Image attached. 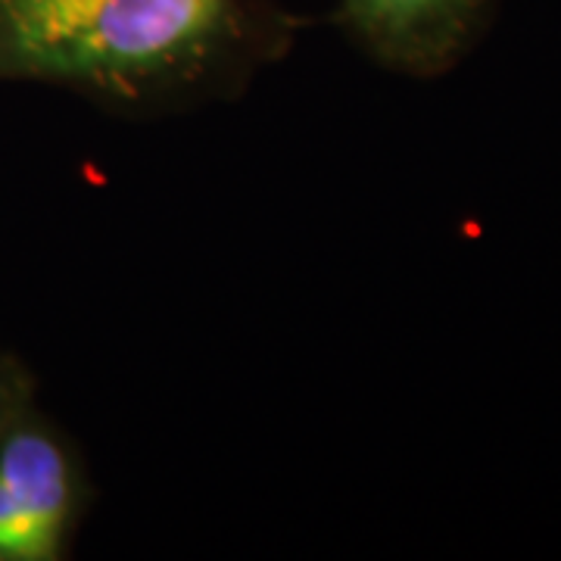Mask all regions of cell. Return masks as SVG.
I'll return each mask as SVG.
<instances>
[{
  "label": "cell",
  "mask_w": 561,
  "mask_h": 561,
  "mask_svg": "<svg viewBox=\"0 0 561 561\" xmlns=\"http://www.w3.org/2000/svg\"><path fill=\"white\" fill-rule=\"evenodd\" d=\"M500 10L502 0H337L328 20L375 69L437 81L481 47Z\"/></svg>",
  "instance_id": "3957f363"
},
{
  "label": "cell",
  "mask_w": 561,
  "mask_h": 561,
  "mask_svg": "<svg viewBox=\"0 0 561 561\" xmlns=\"http://www.w3.org/2000/svg\"><path fill=\"white\" fill-rule=\"evenodd\" d=\"M94 502L81 443L41 402L0 431V561L72 559Z\"/></svg>",
  "instance_id": "7a4b0ae2"
},
{
  "label": "cell",
  "mask_w": 561,
  "mask_h": 561,
  "mask_svg": "<svg viewBox=\"0 0 561 561\" xmlns=\"http://www.w3.org/2000/svg\"><path fill=\"white\" fill-rule=\"evenodd\" d=\"M302 28L278 0H0V84L57 88L110 119H175L241 101Z\"/></svg>",
  "instance_id": "6da1fadb"
},
{
  "label": "cell",
  "mask_w": 561,
  "mask_h": 561,
  "mask_svg": "<svg viewBox=\"0 0 561 561\" xmlns=\"http://www.w3.org/2000/svg\"><path fill=\"white\" fill-rule=\"evenodd\" d=\"M38 375L16 350L0 346V431L38 402Z\"/></svg>",
  "instance_id": "277c9868"
}]
</instances>
